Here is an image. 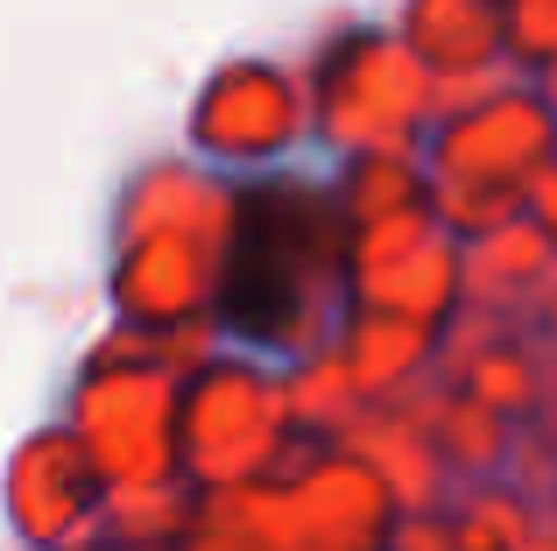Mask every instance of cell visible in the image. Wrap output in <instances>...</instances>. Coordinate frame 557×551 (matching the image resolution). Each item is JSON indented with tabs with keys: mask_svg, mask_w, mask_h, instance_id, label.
Returning <instances> with one entry per match:
<instances>
[{
	"mask_svg": "<svg viewBox=\"0 0 557 551\" xmlns=\"http://www.w3.org/2000/svg\"><path fill=\"white\" fill-rule=\"evenodd\" d=\"M339 206L304 177L240 184L226 234V283H219V318L233 340L289 354L318 326V304L339 297Z\"/></svg>",
	"mask_w": 557,
	"mask_h": 551,
	"instance_id": "6da1fadb",
	"label": "cell"
}]
</instances>
